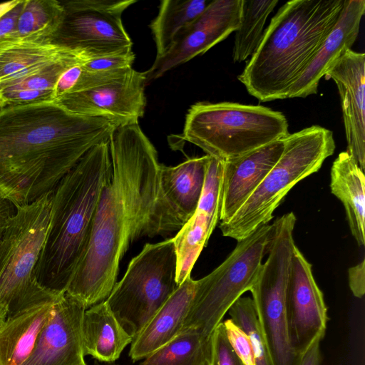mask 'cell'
Masks as SVG:
<instances>
[{"label":"cell","mask_w":365,"mask_h":365,"mask_svg":"<svg viewBox=\"0 0 365 365\" xmlns=\"http://www.w3.org/2000/svg\"><path fill=\"white\" fill-rule=\"evenodd\" d=\"M8 313L0 308V326L3 324L7 317Z\"/></svg>","instance_id":"cell-41"},{"label":"cell","mask_w":365,"mask_h":365,"mask_svg":"<svg viewBox=\"0 0 365 365\" xmlns=\"http://www.w3.org/2000/svg\"><path fill=\"white\" fill-rule=\"evenodd\" d=\"M364 13V0H346L339 21L306 70L292 86L287 98H305L317 93L321 78L356 40Z\"/></svg>","instance_id":"cell-20"},{"label":"cell","mask_w":365,"mask_h":365,"mask_svg":"<svg viewBox=\"0 0 365 365\" xmlns=\"http://www.w3.org/2000/svg\"><path fill=\"white\" fill-rule=\"evenodd\" d=\"M228 312L231 320L249 337L257 365H270L252 299L249 297H240L232 305Z\"/></svg>","instance_id":"cell-31"},{"label":"cell","mask_w":365,"mask_h":365,"mask_svg":"<svg viewBox=\"0 0 365 365\" xmlns=\"http://www.w3.org/2000/svg\"><path fill=\"white\" fill-rule=\"evenodd\" d=\"M289 134L285 115L269 108L232 102H198L187 113L182 138L224 162Z\"/></svg>","instance_id":"cell-5"},{"label":"cell","mask_w":365,"mask_h":365,"mask_svg":"<svg viewBox=\"0 0 365 365\" xmlns=\"http://www.w3.org/2000/svg\"><path fill=\"white\" fill-rule=\"evenodd\" d=\"M349 285L352 294L357 298H361L365 293V260L348 270Z\"/></svg>","instance_id":"cell-37"},{"label":"cell","mask_w":365,"mask_h":365,"mask_svg":"<svg viewBox=\"0 0 365 365\" xmlns=\"http://www.w3.org/2000/svg\"><path fill=\"white\" fill-rule=\"evenodd\" d=\"M212 1L163 0L158 14L150 28L156 47V57L164 55L171 47L177 35L195 20Z\"/></svg>","instance_id":"cell-27"},{"label":"cell","mask_w":365,"mask_h":365,"mask_svg":"<svg viewBox=\"0 0 365 365\" xmlns=\"http://www.w3.org/2000/svg\"><path fill=\"white\" fill-rule=\"evenodd\" d=\"M133 339L106 300L84 312L82 320L84 356L90 355L100 362H115Z\"/></svg>","instance_id":"cell-23"},{"label":"cell","mask_w":365,"mask_h":365,"mask_svg":"<svg viewBox=\"0 0 365 365\" xmlns=\"http://www.w3.org/2000/svg\"><path fill=\"white\" fill-rule=\"evenodd\" d=\"M135 0H66L61 23L51 43L71 50L86 60L132 50L123 21Z\"/></svg>","instance_id":"cell-11"},{"label":"cell","mask_w":365,"mask_h":365,"mask_svg":"<svg viewBox=\"0 0 365 365\" xmlns=\"http://www.w3.org/2000/svg\"><path fill=\"white\" fill-rule=\"evenodd\" d=\"M229 342L244 365H257L251 341L247 335L231 319L224 322Z\"/></svg>","instance_id":"cell-33"},{"label":"cell","mask_w":365,"mask_h":365,"mask_svg":"<svg viewBox=\"0 0 365 365\" xmlns=\"http://www.w3.org/2000/svg\"><path fill=\"white\" fill-rule=\"evenodd\" d=\"M222 171L223 162L210 156L197 207L173 238L177 256L178 285L190 276L195 262L220 220Z\"/></svg>","instance_id":"cell-17"},{"label":"cell","mask_w":365,"mask_h":365,"mask_svg":"<svg viewBox=\"0 0 365 365\" xmlns=\"http://www.w3.org/2000/svg\"><path fill=\"white\" fill-rule=\"evenodd\" d=\"M24 1L21 0L17 6L0 18V42L14 38L17 21Z\"/></svg>","instance_id":"cell-36"},{"label":"cell","mask_w":365,"mask_h":365,"mask_svg":"<svg viewBox=\"0 0 365 365\" xmlns=\"http://www.w3.org/2000/svg\"><path fill=\"white\" fill-rule=\"evenodd\" d=\"M51 194L16 207L0 228V308L7 313L37 282L35 269L47 236Z\"/></svg>","instance_id":"cell-10"},{"label":"cell","mask_w":365,"mask_h":365,"mask_svg":"<svg viewBox=\"0 0 365 365\" xmlns=\"http://www.w3.org/2000/svg\"><path fill=\"white\" fill-rule=\"evenodd\" d=\"M210 156L189 158L175 166L160 164V193L180 227L196 210L204 187Z\"/></svg>","instance_id":"cell-21"},{"label":"cell","mask_w":365,"mask_h":365,"mask_svg":"<svg viewBox=\"0 0 365 365\" xmlns=\"http://www.w3.org/2000/svg\"><path fill=\"white\" fill-rule=\"evenodd\" d=\"M283 140L284 150L274 166L237 212L220 223L223 236L240 241L269 224L288 192L317 172L336 148L332 131L319 125L289 134Z\"/></svg>","instance_id":"cell-6"},{"label":"cell","mask_w":365,"mask_h":365,"mask_svg":"<svg viewBox=\"0 0 365 365\" xmlns=\"http://www.w3.org/2000/svg\"><path fill=\"white\" fill-rule=\"evenodd\" d=\"M111 171L106 140L91 148L56 186L47 236L35 269L41 286L65 292L87 250L101 193Z\"/></svg>","instance_id":"cell-4"},{"label":"cell","mask_w":365,"mask_h":365,"mask_svg":"<svg viewBox=\"0 0 365 365\" xmlns=\"http://www.w3.org/2000/svg\"><path fill=\"white\" fill-rule=\"evenodd\" d=\"M285 304L290 345L302 357L317 338H324L328 317L312 266L297 245L293 250Z\"/></svg>","instance_id":"cell-13"},{"label":"cell","mask_w":365,"mask_h":365,"mask_svg":"<svg viewBox=\"0 0 365 365\" xmlns=\"http://www.w3.org/2000/svg\"><path fill=\"white\" fill-rule=\"evenodd\" d=\"M63 14L61 1L24 0L13 40L51 43Z\"/></svg>","instance_id":"cell-28"},{"label":"cell","mask_w":365,"mask_h":365,"mask_svg":"<svg viewBox=\"0 0 365 365\" xmlns=\"http://www.w3.org/2000/svg\"><path fill=\"white\" fill-rule=\"evenodd\" d=\"M86 61L73 58L47 66L22 78L0 84V108L53 101V91L61 74Z\"/></svg>","instance_id":"cell-26"},{"label":"cell","mask_w":365,"mask_h":365,"mask_svg":"<svg viewBox=\"0 0 365 365\" xmlns=\"http://www.w3.org/2000/svg\"><path fill=\"white\" fill-rule=\"evenodd\" d=\"M135 54L131 51L91 58L86 61L82 67L89 71H115L131 69Z\"/></svg>","instance_id":"cell-34"},{"label":"cell","mask_w":365,"mask_h":365,"mask_svg":"<svg viewBox=\"0 0 365 365\" xmlns=\"http://www.w3.org/2000/svg\"><path fill=\"white\" fill-rule=\"evenodd\" d=\"M55 101L0 108V194L14 208L52 193L93 146L118 128Z\"/></svg>","instance_id":"cell-2"},{"label":"cell","mask_w":365,"mask_h":365,"mask_svg":"<svg viewBox=\"0 0 365 365\" xmlns=\"http://www.w3.org/2000/svg\"><path fill=\"white\" fill-rule=\"evenodd\" d=\"M278 3L277 0H242L232 48L235 62H242L255 53L263 37L267 19Z\"/></svg>","instance_id":"cell-30"},{"label":"cell","mask_w":365,"mask_h":365,"mask_svg":"<svg viewBox=\"0 0 365 365\" xmlns=\"http://www.w3.org/2000/svg\"><path fill=\"white\" fill-rule=\"evenodd\" d=\"M322 338H317L303 354L299 365H320V342Z\"/></svg>","instance_id":"cell-38"},{"label":"cell","mask_w":365,"mask_h":365,"mask_svg":"<svg viewBox=\"0 0 365 365\" xmlns=\"http://www.w3.org/2000/svg\"><path fill=\"white\" fill-rule=\"evenodd\" d=\"M145 86L144 72L131 69L113 81L67 93L55 102L71 113L104 118L120 127L138 123L143 116L146 106Z\"/></svg>","instance_id":"cell-14"},{"label":"cell","mask_w":365,"mask_h":365,"mask_svg":"<svg viewBox=\"0 0 365 365\" xmlns=\"http://www.w3.org/2000/svg\"><path fill=\"white\" fill-rule=\"evenodd\" d=\"M81 65H75L61 74L54 88L53 101L73 90L81 72Z\"/></svg>","instance_id":"cell-35"},{"label":"cell","mask_w":365,"mask_h":365,"mask_svg":"<svg viewBox=\"0 0 365 365\" xmlns=\"http://www.w3.org/2000/svg\"><path fill=\"white\" fill-rule=\"evenodd\" d=\"M195 280L187 277L133 339L129 356L136 361L165 345L181 331L189 313Z\"/></svg>","instance_id":"cell-22"},{"label":"cell","mask_w":365,"mask_h":365,"mask_svg":"<svg viewBox=\"0 0 365 365\" xmlns=\"http://www.w3.org/2000/svg\"><path fill=\"white\" fill-rule=\"evenodd\" d=\"M365 178L364 171L346 151L332 163L330 188L343 204L351 233L359 246L365 243Z\"/></svg>","instance_id":"cell-25"},{"label":"cell","mask_w":365,"mask_h":365,"mask_svg":"<svg viewBox=\"0 0 365 365\" xmlns=\"http://www.w3.org/2000/svg\"><path fill=\"white\" fill-rule=\"evenodd\" d=\"M242 0H214L177 35L170 49L144 72L146 85L167 71L205 53L240 25Z\"/></svg>","instance_id":"cell-12"},{"label":"cell","mask_w":365,"mask_h":365,"mask_svg":"<svg viewBox=\"0 0 365 365\" xmlns=\"http://www.w3.org/2000/svg\"><path fill=\"white\" fill-rule=\"evenodd\" d=\"M173 238L146 244L106 302L134 339L178 287Z\"/></svg>","instance_id":"cell-9"},{"label":"cell","mask_w":365,"mask_h":365,"mask_svg":"<svg viewBox=\"0 0 365 365\" xmlns=\"http://www.w3.org/2000/svg\"><path fill=\"white\" fill-rule=\"evenodd\" d=\"M346 0H292L272 17L237 77L259 101L287 98L339 21Z\"/></svg>","instance_id":"cell-3"},{"label":"cell","mask_w":365,"mask_h":365,"mask_svg":"<svg viewBox=\"0 0 365 365\" xmlns=\"http://www.w3.org/2000/svg\"><path fill=\"white\" fill-rule=\"evenodd\" d=\"M272 232V224L237 241L235 248L212 272L195 280L189 313L181 330L195 329L210 337L225 314L253 285Z\"/></svg>","instance_id":"cell-8"},{"label":"cell","mask_w":365,"mask_h":365,"mask_svg":"<svg viewBox=\"0 0 365 365\" xmlns=\"http://www.w3.org/2000/svg\"><path fill=\"white\" fill-rule=\"evenodd\" d=\"M210 339L195 329L183 330L139 365H206Z\"/></svg>","instance_id":"cell-29"},{"label":"cell","mask_w":365,"mask_h":365,"mask_svg":"<svg viewBox=\"0 0 365 365\" xmlns=\"http://www.w3.org/2000/svg\"><path fill=\"white\" fill-rule=\"evenodd\" d=\"M109 145L111 176L101 193L87 250L65 289L86 309L109 296L131 242L180 230L160 196L157 151L138 123L118 127Z\"/></svg>","instance_id":"cell-1"},{"label":"cell","mask_w":365,"mask_h":365,"mask_svg":"<svg viewBox=\"0 0 365 365\" xmlns=\"http://www.w3.org/2000/svg\"><path fill=\"white\" fill-rule=\"evenodd\" d=\"M206 365H244L232 349L223 322H220L210 336Z\"/></svg>","instance_id":"cell-32"},{"label":"cell","mask_w":365,"mask_h":365,"mask_svg":"<svg viewBox=\"0 0 365 365\" xmlns=\"http://www.w3.org/2000/svg\"><path fill=\"white\" fill-rule=\"evenodd\" d=\"M73 58L85 59L71 50L49 42L1 41L0 84L22 78L52 64Z\"/></svg>","instance_id":"cell-24"},{"label":"cell","mask_w":365,"mask_h":365,"mask_svg":"<svg viewBox=\"0 0 365 365\" xmlns=\"http://www.w3.org/2000/svg\"><path fill=\"white\" fill-rule=\"evenodd\" d=\"M63 292L36 282L11 307L0 326V365H21L26 361Z\"/></svg>","instance_id":"cell-15"},{"label":"cell","mask_w":365,"mask_h":365,"mask_svg":"<svg viewBox=\"0 0 365 365\" xmlns=\"http://www.w3.org/2000/svg\"><path fill=\"white\" fill-rule=\"evenodd\" d=\"M95 365H120V364H115V362L104 363L103 364H101L99 362L96 361Z\"/></svg>","instance_id":"cell-42"},{"label":"cell","mask_w":365,"mask_h":365,"mask_svg":"<svg viewBox=\"0 0 365 365\" xmlns=\"http://www.w3.org/2000/svg\"><path fill=\"white\" fill-rule=\"evenodd\" d=\"M13 205L0 194V228L14 212Z\"/></svg>","instance_id":"cell-39"},{"label":"cell","mask_w":365,"mask_h":365,"mask_svg":"<svg viewBox=\"0 0 365 365\" xmlns=\"http://www.w3.org/2000/svg\"><path fill=\"white\" fill-rule=\"evenodd\" d=\"M336 83L341 99L347 150L365 168V54L345 51L324 75Z\"/></svg>","instance_id":"cell-18"},{"label":"cell","mask_w":365,"mask_h":365,"mask_svg":"<svg viewBox=\"0 0 365 365\" xmlns=\"http://www.w3.org/2000/svg\"><path fill=\"white\" fill-rule=\"evenodd\" d=\"M21 0H11L0 3V18L17 6Z\"/></svg>","instance_id":"cell-40"},{"label":"cell","mask_w":365,"mask_h":365,"mask_svg":"<svg viewBox=\"0 0 365 365\" xmlns=\"http://www.w3.org/2000/svg\"><path fill=\"white\" fill-rule=\"evenodd\" d=\"M284 147L282 139L223 162L221 222L228 221L247 201L277 163Z\"/></svg>","instance_id":"cell-19"},{"label":"cell","mask_w":365,"mask_h":365,"mask_svg":"<svg viewBox=\"0 0 365 365\" xmlns=\"http://www.w3.org/2000/svg\"><path fill=\"white\" fill-rule=\"evenodd\" d=\"M86 307L63 292L21 365H87L82 346V320Z\"/></svg>","instance_id":"cell-16"},{"label":"cell","mask_w":365,"mask_h":365,"mask_svg":"<svg viewBox=\"0 0 365 365\" xmlns=\"http://www.w3.org/2000/svg\"><path fill=\"white\" fill-rule=\"evenodd\" d=\"M297 218L291 212L277 218L268 245V257L250 292L257 312L270 365H299L288 334L285 304Z\"/></svg>","instance_id":"cell-7"}]
</instances>
